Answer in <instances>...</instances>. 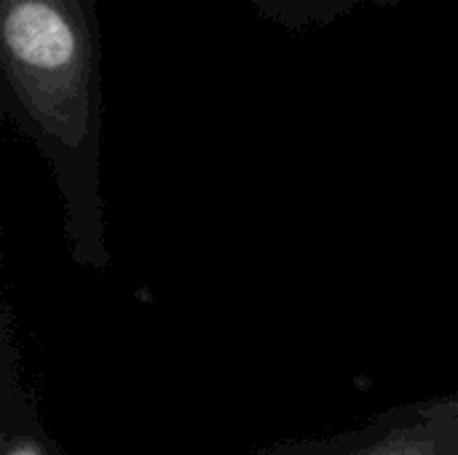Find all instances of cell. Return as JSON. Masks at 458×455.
Listing matches in <instances>:
<instances>
[{
	"instance_id": "cell-1",
	"label": "cell",
	"mask_w": 458,
	"mask_h": 455,
	"mask_svg": "<svg viewBox=\"0 0 458 455\" xmlns=\"http://www.w3.org/2000/svg\"><path fill=\"white\" fill-rule=\"evenodd\" d=\"M102 35L94 0H0L8 97L46 137L81 142L97 118Z\"/></svg>"
},
{
	"instance_id": "cell-2",
	"label": "cell",
	"mask_w": 458,
	"mask_h": 455,
	"mask_svg": "<svg viewBox=\"0 0 458 455\" xmlns=\"http://www.w3.org/2000/svg\"><path fill=\"white\" fill-rule=\"evenodd\" d=\"M365 3L376 5V8H394L403 0H252V5L260 11V16H266L293 32L325 27Z\"/></svg>"
},
{
	"instance_id": "cell-3",
	"label": "cell",
	"mask_w": 458,
	"mask_h": 455,
	"mask_svg": "<svg viewBox=\"0 0 458 455\" xmlns=\"http://www.w3.org/2000/svg\"><path fill=\"white\" fill-rule=\"evenodd\" d=\"M11 455H38L35 451H30V448H19V451H13Z\"/></svg>"
}]
</instances>
